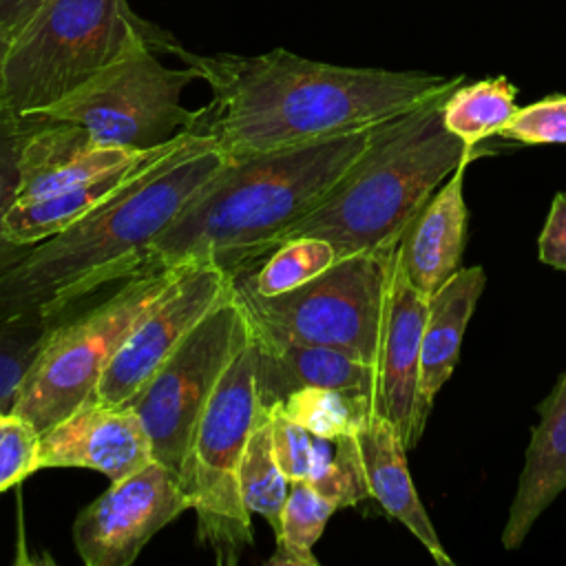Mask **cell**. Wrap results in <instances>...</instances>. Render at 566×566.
<instances>
[{"label":"cell","mask_w":566,"mask_h":566,"mask_svg":"<svg viewBox=\"0 0 566 566\" xmlns=\"http://www.w3.org/2000/svg\"><path fill=\"white\" fill-rule=\"evenodd\" d=\"M537 413L539 422L531 429L524 469L502 531L506 551L520 548L535 520L566 489V371Z\"/></svg>","instance_id":"d6986e66"},{"label":"cell","mask_w":566,"mask_h":566,"mask_svg":"<svg viewBox=\"0 0 566 566\" xmlns=\"http://www.w3.org/2000/svg\"><path fill=\"white\" fill-rule=\"evenodd\" d=\"M252 343L263 409L305 387H327L376 398V365L343 349L301 343L256 323H252Z\"/></svg>","instance_id":"9a60e30c"},{"label":"cell","mask_w":566,"mask_h":566,"mask_svg":"<svg viewBox=\"0 0 566 566\" xmlns=\"http://www.w3.org/2000/svg\"><path fill=\"white\" fill-rule=\"evenodd\" d=\"M212 91L195 133L226 157L279 150L367 128L449 95L462 75L338 66L285 49L261 55L172 51Z\"/></svg>","instance_id":"6da1fadb"},{"label":"cell","mask_w":566,"mask_h":566,"mask_svg":"<svg viewBox=\"0 0 566 566\" xmlns=\"http://www.w3.org/2000/svg\"><path fill=\"white\" fill-rule=\"evenodd\" d=\"M515 95L517 88L506 77L460 84L442 102V122L467 146H480L511 122L520 108Z\"/></svg>","instance_id":"7402d4cb"},{"label":"cell","mask_w":566,"mask_h":566,"mask_svg":"<svg viewBox=\"0 0 566 566\" xmlns=\"http://www.w3.org/2000/svg\"><path fill=\"white\" fill-rule=\"evenodd\" d=\"M190 263L146 265L124 279L106 301L62 321L27 374L11 411L42 433L93 398L102 374L133 327L184 276Z\"/></svg>","instance_id":"52a82bcc"},{"label":"cell","mask_w":566,"mask_h":566,"mask_svg":"<svg viewBox=\"0 0 566 566\" xmlns=\"http://www.w3.org/2000/svg\"><path fill=\"white\" fill-rule=\"evenodd\" d=\"M380 124L279 150L226 157L153 239L148 265L212 261L230 276L254 268L329 195L367 150Z\"/></svg>","instance_id":"3957f363"},{"label":"cell","mask_w":566,"mask_h":566,"mask_svg":"<svg viewBox=\"0 0 566 566\" xmlns=\"http://www.w3.org/2000/svg\"><path fill=\"white\" fill-rule=\"evenodd\" d=\"M153 460L148 431L128 405H104L88 398L40 433V469H93L117 482Z\"/></svg>","instance_id":"4fadbf2b"},{"label":"cell","mask_w":566,"mask_h":566,"mask_svg":"<svg viewBox=\"0 0 566 566\" xmlns=\"http://www.w3.org/2000/svg\"><path fill=\"white\" fill-rule=\"evenodd\" d=\"M272 420V447L283 475L290 482L310 480L323 449V438L312 436L305 427L290 420L279 407L265 409Z\"/></svg>","instance_id":"f546056e"},{"label":"cell","mask_w":566,"mask_h":566,"mask_svg":"<svg viewBox=\"0 0 566 566\" xmlns=\"http://www.w3.org/2000/svg\"><path fill=\"white\" fill-rule=\"evenodd\" d=\"M60 323L0 314V409H13L27 374Z\"/></svg>","instance_id":"4316f807"},{"label":"cell","mask_w":566,"mask_h":566,"mask_svg":"<svg viewBox=\"0 0 566 566\" xmlns=\"http://www.w3.org/2000/svg\"><path fill=\"white\" fill-rule=\"evenodd\" d=\"M394 259L396 248L349 254L276 296H259L232 281L252 323L301 343L343 349L376 365Z\"/></svg>","instance_id":"9c48e42d"},{"label":"cell","mask_w":566,"mask_h":566,"mask_svg":"<svg viewBox=\"0 0 566 566\" xmlns=\"http://www.w3.org/2000/svg\"><path fill=\"white\" fill-rule=\"evenodd\" d=\"M354 440L369 497H374L389 517L405 524L429 551L436 564L453 566V559L447 555L429 513L418 497L407 467V447L396 427L387 418L374 413L354 433Z\"/></svg>","instance_id":"e0dca14e"},{"label":"cell","mask_w":566,"mask_h":566,"mask_svg":"<svg viewBox=\"0 0 566 566\" xmlns=\"http://www.w3.org/2000/svg\"><path fill=\"white\" fill-rule=\"evenodd\" d=\"M398 248V245H396ZM429 296L420 294L407 279L398 252L391 270L387 316L376 363L374 409L400 433L407 449L420 440L416 429L420 340Z\"/></svg>","instance_id":"5bb4252c"},{"label":"cell","mask_w":566,"mask_h":566,"mask_svg":"<svg viewBox=\"0 0 566 566\" xmlns=\"http://www.w3.org/2000/svg\"><path fill=\"white\" fill-rule=\"evenodd\" d=\"M467 164L462 161L407 223L396 248L409 283L424 296L462 268L469 217L462 195Z\"/></svg>","instance_id":"2e32d148"},{"label":"cell","mask_w":566,"mask_h":566,"mask_svg":"<svg viewBox=\"0 0 566 566\" xmlns=\"http://www.w3.org/2000/svg\"><path fill=\"white\" fill-rule=\"evenodd\" d=\"M190 509L179 475L153 460L111 482L80 511L73 524L75 551L86 566H128L166 524Z\"/></svg>","instance_id":"8fae6325"},{"label":"cell","mask_w":566,"mask_h":566,"mask_svg":"<svg viewBox=\"0 0 566 566\" xmlns=\"http://www.w3.org/2000/svg\"><path fill=\"white\" fill-rule=\"evenodd\" d=\"M223 161L210 135L188 133L142 177L2 272L0 314L64 321L84 296L146 268L153 239Z\"/></svg>","instance_id":"7a4b0ae2"},{"label":"cell","mask_w":566,"mask_h":566,"mask_svg":"<svg viewBox=\"0 0 566 566\" xmlns=\"http://www.w3.org/2000/svg\"><path fill=\"white\" fill-rule=\"evenodd\" d=\"M263 411L256 389V349L250 336L197 418L177 473L197 515V539L219 566H234L254 542L239 464Z\"/></svg>","instance_id":"8992f818"},{"label":"cell","mask_w":566,"mask_h":566,"mask_svg":"<svg viewBox=\"0 0 566 566\" xmlns=\"http://www.w3.org/2000/svg\"><path fill=\"white\" fill-rule=\"evenodd\" d=\"M329 444L332 440L323 438L318 464L307 482L336 509L352 506L369 497L354 433L336 438L334 449H329Z\"/></svg>","instance_id":"f1b7e54d"},{"label":"cell","mask_w":566,"mask_h":566,"mask_svg":"<svg viewBox=\"0 0 566 566\" xmlns=\"http://www.w3.org/2000/svg\"><path fill=\"white\" fill-rule=\"evenodd\" d=\"M274 407L296 424L305 427L312 436L325 440L356 433L376 413L369 396L327 387L298 389Z\"/></svg>","instance_id":"d4e9b609"},{"label":"cell","mask_w":566,"mask_h":566,"mask_svg":"<svg viewBox=\"0 0 566 566\" xmlns=\"http://www.w3.org/2000/svg\"><path fill=\"white\" fill-rule=\"evenodd\" d=\"M135 40L172 53L177 40L137 15L128 0H44L13 38L0 99L18 115H33L60 102Z\"/></svg>","instance_id":"5b68a950"},{"label":"cell","mask_w":566,"mask_h":566,"mask_svg":"<svg viewBox=\"0 0 566 566\" xmlns=\"http://www.w3.org/2000/svg\"><path fill=\"white\" fill-rule=\"evenodd\" d=\"M199 80L197 69H170L148 40H135L117 60L38 115L80 126L97 148L148 150L195 133L199 111L181 93Z\"/></svg>","instance_id":"ba28073f"},{"label":"cell","mask_w":566,"mask_h":566,"mask_svg":"<svg viewBox=\"0 0 566 566\" xmlns=\"http://www.w3.org/2000/svg\"><path fill=\"white\" fill-rule=\"evenodd\" d=\"M40 431L13 411L0 409V493L40 471Z\"/></svg>","instance_id":"4dcf8cb0"},{"label":"cell","mask_w":566,"mask_h":566,"mask_svg":"<svg viewBox=\"0 0 566 566\" xmlns=\"http://www.w3.org/2000/svg\"><path fill=\"white\" fill-rule=\"evenodd\" d=\"M486 276L480 265L460 268L440 290L429 296L427 318L420 340V371H418V405L416 429L424 433L433 400L442 385L451 378L467 323L484 290Z\"/></svg>","instance_id":"44dd1931"},{"label":"cell","mask_w":566,"mask_h":566,"mask_svg":"<svg viewBox=\"0 0 566 566\" xmlns=\"http://www.w3.org/2000/svg\"><path fill=\"white\" fill-rule=\"evenodd\" d=\"M239 484L248 511L261 515L276 533L281 524V511L290 491V480L283 475L274 447H272V420L263 411L254 424L239 464Z\"/></svg>","instance_id":"484cf974"},{"label":"cell","mask_w":566,"mask_h":566,"mask_svg":"<svg viewBox=\"0 0 566 566\" xmlns=\"http://www.w3.org/2000/svg\"><path fill=\"white\" fill-rule=\"evenodd\" d=\"M232 276L212 261H192L184 276L139 318L102 374L95 400L126 405L230 290Z\"/></svg>","instance_id":"7c38bea8"},{"label":"cell","mask_w":566,"mask_h":566,"mask_svg":"<svg viewBox=\"0 0 566 566\" xmlns=\"http://www.w3.org/2000/svg\"><path fill=\"white\" fill-rule=\"evenodd\" d=\"M186 135L188 133L175 137L168 144L139 150L130 159L64 190L31 199H18L7 214V237L18 245H33L64 230L82 214L97 208L115 192H119L137 177H142L146 170H150L155 164H159L168 153H172L184 142Z\"/></svg>","instance_id":"ffe728a7"},{"label":"cell","mask_w":566,"mask_h":566,"mask_svg":"<svg viewBox=\"0 0 566 566\" xmlns=\"http://www.w3.org/2000/svg\"><path fill=\"white\" fill-rule=\"evenodd\" d=\"M250 336L252 323L232 281L219 303L126 402L144 422L157 462L179 473L197 418Z\"/></svg>","instance_id":"30bf717a"},{"label":"cell","mask_w":566,"mask_h":566,"mask_svg":"<svg viewBox=\"0 0 566 566\" xmlns=\"http://www.w3.org/2000/svg\"><path fill=\"white\" fill-rule=\"evenodd\" d=\"M334 511L336 506L307 480L290 482L281 524L274 533L276 551L268 559V566H318L312 548Z\"/></svg>","instance_id":"cb8c5ba5"},{"label":"cell","mask_w":566,"mask_h":566,"mask_svg":"<svg viewBox=\"0 0 566 566\" xmlns=\"http://www.w3.org/2000/svg\"><path fill=\"white\" fill-rule=\"evenodd\" d=\"M520 144H566V95H551L520 106L511 122L497 133Z\"/></svg>","instance_id":"1f68e13d"},{"label":"cell","mask_w":566,"mask_h":566,"mask_svg":"<svg viewBox=\"0 0 566 566\" xmlns=\"http://www.w3.org/2000/svg\"><path fill=\"white\" fill-rule=\"evenodd\" d=\"M42 2L44 0H0V29L13 40Z\"/></svg>","instance_id":"836d02e7"},{"label":"cell","mask_w":566,"mask_h":566,"mask_svg":"<svg viewBox=\"0 0 566 566\" xmlns=\"http://www.w3.org/2000/svg\"><path fill=\"white\" fill-rule=\"evenodd\" d=\"M537 254L542 263L555 270H566V192L553 197L546 223L537 239Z\"/></svg>","instance_id":"d6a6232c"},{"label":"cell","mask_w":566,"mask_h":566,"mask_svg":"<svg viewBox=\"0 0 566 566\" xmlns=\"http://www.w3.org/2000/svg\"><path fill=\"white\" fill-rule=\"evenodd\" d=\"M27 135L22 146V188L20 199L42 197L75 186L99 175L139 150L97 148L86 133L62 119L24 115Z\"/></svg>","instance_id":"ac0fdd59"},{"label":"cell","mask_w":566,"mask_h":566,"mask_svg":"<svg viewBox=\"0 0 566 566\" xmlns=\"http://www.w3.org/2000/svg\"><path fill=\"white\" fill-rule=\"evenodd\" d=\"M27 135L24 115L0 99V274L13 268L31 245H18L7 237V214L20 199L22 146Z\"/></svg>","instance_id":"83f0119b"},{"label":"cell","mask_w":566,"mask_h":566,"mask_svg":"<svg viewBox=\"0 0 566 566\" xmlns=\"http://www.w3.org/2000/svg\"><path fill=\"white\" fill-rule=\"evenodd\" d=\"M11 35L4 33L0 29V93H2V71H4V60H7V53H9V46H11Z\"/></svg>","instance_id":"e575fe53"},{"label":"cell","mask_w":566,"mask_h":566,"mask_svg":"<svg viewBox=\"0 0 566 566\" xmlns=\"http://www.w3.org/2000/svg\"><path fill=\"white\" fill-rule=\"evenodd\" d=\"M336 261V250L321 237H292L254 268L232 276L259 296H276L318 276Z\"/></svg>","instance_id":"603a6c76"},{"label":"cell","mask_w":566,"mask_h":566,"mask_svg":"<svg viewBox=\"0 0 566 566\" xmlns=\"http://www.w3.org/2000/svg\"><path fill=\"white\" fill-rule=\"evenodd\" d=\"M444 99L447 95L382 122L358 161L283 241L321 237L332 243L336 259L396 248L444 177L462 161L491 153L467 146L444 126Z\"/></svg>","instance_id":"277c9868"}]
</instances>
